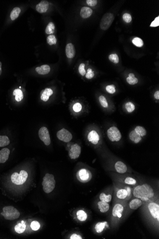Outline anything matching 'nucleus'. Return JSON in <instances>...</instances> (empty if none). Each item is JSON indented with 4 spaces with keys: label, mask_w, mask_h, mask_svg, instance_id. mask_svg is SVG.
Returning <instances> with one entry per match:
<instances>
[{
    "label": "nucleus",
    "mask_w": 159,
    "mask_h": 239,
    "mask_svg": "<svg viewBox=\"0 0 159 239\" xmlns=\"http://www.w3.org/2000/svg\"><path fill=\"white\" fill-rule=\"evenodd\" d=\"M125 190H126L127 192V198H128V199H130L131 198V189L129 187H126Z\"/></svg>",
    "instance_id": "obj_49"
},
{
    "label": "nucleus",
    "mask_w": 159,
    "mask_h": 239,
    "mask_svg": "<svg viewBox=\"0 0 159 239\" xmlns=\"http://www.w3.org/2000/svg\"><path fill=\"white\" fill-rule=\"evenodd\" d=\"M2 73V63L0 62V76L1 75Z\"/></svg>",
    "instance_id": "obj_52"
},
{
    "label": "nucleus",
    "mask_w": 159,
    "mask_h": 239,
    "mask_svg": "<svg viewBox=\"0 0 159 239\" xmlns=\"http://www.w3.org/2000/svg\"><path fill=\"white\" fill-rule=\"evenodd\" d=\"M123 207L122 205L116 204L113 207L112 210V215L114 217L121 218L123 212Z\"/></svg>",
    "instance_id": "obj_16"
},
{
    "label": "nucleus",
    "mask_w": 159,
    "mask_h": 239,
    "mask_svg": "<svg viewBox=\"0 0 159 239\" xmlns=\"http://www.w3.org/2000/svg\"><path fill=\"white\" fill-rule=\"evenodd\" d=\"M109 139L112 141H119L122 138V135L119 129L116 126H112L107 130Z\"/></svg>",
    "instance_id": "obj_7"
},
{
    "label": "nucleus",
    "mask_w": 159,
    "mask_h": 239,
    "mask_svg": "<svg viewBox=\"0 0 159 239\" xmlns=\"http://www.w3.org/2000/svg\"><path fill=\"white\" fill-rule=\"evenodd\" d=\"M86 78L89 79L93 78L94 76V71H92V69L91 68L88 69L87 73L86 74Z\"/></svg>",
    "instance_id": "obj_45"
},
{
    "label": "nucleus",
    "mask_w": 159,
    "mask_h": 239,
    "mask_svg": "<svg viewBox=\"0 0 159 239\" xmlns=\"http://www.w3.org/2000/svg\"><path fill=\"white\" fill-rule=\"evenodd\" d=\"M92 14V10L88 7H83L81 9L80 15L82 18L86 19L91 16Z\"/></svg>",
    "instance_id": "obj_18"
},
{
    "label": "nucleus",
    "mask_w": 159,
    "mask_h": 239,
    "mask_svg": "<svg viewBox=\"0 0 159 239\" xmlns=\"http://www.w3.org/2000/svg\"><path fill=\"white\" fill-rule=\"evenodd\" d=\"M122 18H123V20L127 23H130L131 21V20H132L131 15L130 14H127V13H125V14H123V16H122Z\"/></svg>",
    "instance_id": "obj_42"
},
{
    "label": "nucleus",
    "mask_w": 159,
    "mask_h": 239,
    "mask_svg": "<svg viewBox=\"0 0 159 239\" xmlns=\"http://www.w3.org/2000/svg\"><path fill=\"white\" fill-rule=\"evenodd\" d=\"M20 12H21V9L20 8L15 7L10 13V17L12 20L14 21V20H15L17 18L19 15L20 14Z\"/></svg>",
    "instance_id": "obj_26"
},
{
    "label": "nucleus",
    "mask_w": 159,
    "mask_h": 239,
    "mask_svg": "<svg viewBox=\"0 0 159 239\" xmlns=\"http://www.w3.org/2000/svg\"><path fill=\"white\" fill-rule=\"evenodd\" d=\"M87 4L90 6H94L97 4V0H87Z\"/></svg>",
    "instance_id": "obj_48"
},
{
    "label": "nucleus",
    "mask_w": 159,
    "mask_h": 239,
    "mask_svg": "<svg viewBox=\"0 0 159 239\" xmlns=\"http://www.w3.org/2000/svg\"><path fill=\"white\" fill-rule=\"evenodd\" d=\"M154 96L155 99H157V100L159 99V91H156L154 95Z\"/></svg>",
    "instance_id": "obj_51"
},
{
    "label": "nucleus",
    "mask_w": 159,
    "mask_h": 239,
    "mask_svg": "<svg viewBox=\"0 0 159 239\" xmlns=\"http://www.w3.org/2000/svg\"><path fill=\"white\" fill-rule=\"evenodd\" d=\"M100 199L101 201L108 203L112 200V196L110 194L106 195L104 193H101L100 195Z\"/></svg>",
    "instance_id": "obj_34"
},
{
    "label": "nucleus",
    "mask_w": 159,
    "mask_h": 239,
    "mask_svg": "<svg viewBox=\"0 0 159 239\" xmlns=\"http://www.w3.org/2000/svg\"><path fill=\"white\" fill-rule=\"evenodd\" d=\"M99 101L100 102V105H101L102 107L105 108H107L108 107V104L107 101L106 100V98L103 96V95H100L99 97Z\"/></svg>",
    "instance_id": "obj_38"
},
{
    "label": "nucleus",
    "mask_w": 159,
    "mask_h": 239,
    "mask_svg": "<svg viewBox=\"0 0 159 239\" xmlns=\"http://www.w3.org/2000/svg\"><path fill=\"white\" fill-rule=\"evenodd\" d=\"M159 25V17L158 16L154 20L152 23L150 25L151 27H157Z\"/></svg>",
    "instance_id": "obj_47"
},
{
    "label": "nucleus",
    "mask_w": 159,
    "mask_h": 239,
    "mask_svg": "<svg viewBox=\"0 0 159 239\" xmlns=\"http://www.w3.org/2000/svg\"><path fill=\"white\" fill-rule=\"evenodd\" d=\"M125 108L129 113H131L135 110V106L133 103L128 102L126 104Z\"/></svg>",
    "instance_id": "obj_37"
},
{
    "label": "nucleus",
    "mask_w": 159,
    "mask_h": 239,
    "mask_svg": "<svg viewBox=\"0 0 159 239\" xmlns=\"http://www.w3.org/2000/svg\"><path fill=\"white\" fill-rule=\"evenodd\" d=\"M133 43L137 47H141L143 45V42L142 39L139 37H135L133 40Z\"/></svg>",
    "instance_id": "obj_35"
},
{
    "label": "nucleus",
    "mask_w": 159,
    "mask_h": 239,
    "mask_svg": "<svg viewBox=\"0 0 159 239\" xmlns=\"http://www.w3.org/2000/svg\"><path fill=\"white\" fill-rule=\"evenodd\" d=\"M10 142L9 138L7 136H0V147L8 146Z\"/></svg>",
    "instance_id": "obj_28"
},
{
    "label": "nucleus",
    "mask_w": 159,
    "mask_h": 239,
    "mask_svg": "<svg viewBox=\"0 0 159 239\" xmlns=\"http://www.w3.org/2000/svg\"><path fill=\"white\" fill-rule=\"evenodd\" d=\"M134 130H135V132H136L137 133L139 134L141 137H143V136H145V135H146V129H145L143 127H142V126H136Z\"/></svg>",
    "instance_id": "obj_33"
},
{
    "label": "nucleus",
    "mask_w": 159,
    "mask_h": 239,
    "mask_svg": "<svg viewBox=\"0 0 159 239\" xmlns=\"http://www.w3.org/2000/svg\"><path fill=\"white\" fill-rule=\"evenodd\" d=\"M43 190L46 193H49L53 191L56 187L54 177L51 174L47 173L43 178L42 182Z\"/></svg>",
    "instance_id": "obj_2"
},
{
    "label": "nucleus",
    "mask_w": 159,
    "mask_h": 239,
    "mask_svg": "<svg viewBox=\"0 0 159 239\" xmlns=\"http://www.w3.org/2000/svg\"><path fill=\"white\" fill-rule=\"evenodd\" d=\"M49 6V3L46 1L40 2L36 5V9L40 13H44L47 12Z\"/></svg>",
    "instance_id": "obj_13"
},
{
    "label": "nucleus",
    "mask_w": 159,
    "mask_h": 239,
    "mask_svg": "<svg viewBox=\"0 0 159 239\" xmlns=\"http://www.w3.org/2000/svg\"><path fill=\"white\" fill-rule=\"evenodd\" d=\"M109 59L114 64H118L119 62V57L116 54H111L109 57Z\"/></svg>",
    "instance_id": "obj_39"
},
{
    "label": "nucleus",
    "mask_w": 159,
    "mask_h": 239,
    "mask_svg": "<svg viewBox=\"0 0 159 239\" xmlns=\"http://www.w3.org/2000/svg\"><path fill=\"white\" fill-rule=\"evenodd\" d=\"M114 16L111 13H106L101 18L100 27L103 30H107L111 26L114 21Z\"/></svg>",
    "instance_id": "obj_5"
},
{
    "label": "nucleus",
    "mask_w": 159,
    "mask_h": 239,
    "mask_svg": "<svg viewBox=\"0 0 159 239\" xmlns=\"http://www.w3.org/2000/svg\"><path fill=\"white\" fill-rule=\"evenodd\" d=\"M50 70H51V68H50V66H49L47 64L43 65L40 67H37L35 69L36 71L38 73V74H40V75H46V74H48L50 72Z\"/></svg>",
    "instance_id": "obj_19"
},
{
    "label": "nucleus",
    "mask_w": 159,
    "mask_h": 239,
    "mask_svg": "<svg viewBox=\"0 0 159 239\" xmlns=\"http://www.w3.org/2000/svg\"><path fill=\"white\" fill-rule=\"evenodd\" d=\"M129 138L132 141L137 144L142 140V137L137 133L135 130L131 131L129 134Z\"/></svg>",
    "instance_id": "obj_21"
},
{
    "label": "nucleus",
    "mask_w": 159,
    "mask_h": 239,
    "mask_svg": "<svg viewBox=\"0 0 159 239\" xmlns=\"http://www.w3.org/2000/svg\"><path fill=\"white\" fill-rule=\"evenodd\" d=\"M107 225V222H100L96 224L95 229L97 233H101Z\"/></svg>",
    "instance_id": "obj_24"
},
{
    "label": "nucleus",
    "mask_w": 159,
    "mask_h": 239,
    "mask_svg": "<svg viewBox=\"0 0 159 239\" xmlns=\"http://www.w3.org/2000/svg\"><path fill=\"white\" fill-rule=\"evenodd\" d=\"M126 80L127 83L131 85H135L138 82V79L135 77V76L133 73L129 74V77H127Z\"/></svg>",
    "instance_id": "obj_27"
},
{
    "label": "nucleus",
    "mask_w": 159,
    "mask_h": 239,
    "mask_svg": "<svg viewBox=\"0 0 159 239\" xmlns=\"http://www.w3.org/2000/svg\"><path fill=\"white\" fill-rule=\"evenodd\" d=\"M38 135L40 140L46 146H48L51 143L50 134L47 128L43 126L40 128L38 132Z\"/></svg>",
    "instance_id": "obj_8"
},
{
    "label": "nucleus",
    "mask_w": 159,
    "mask_h": 239,
    "mask_svg": "<svg viewBox=\"0 0 159 239\" xmlns=\"http://www.w3.org/2000/svg\"><path fill=\"white\" fill-rule=\"evenodd\" d=\"M32 229L34 231H37L39 230L40 228V224L39 223V222L37 221H34L32 222L31 224Z\"/></svg>",
    "instance_id": "obj_41"
},
{
    "label": "nucleus",
    "mask_w": 159,
    "mask_h": 239,
    "mask_svg": "<svg viewBox=\"0 0 159 239\" xmlns=\"http://www.w3.org/2000/svg\"><path fill=\"white\" fill-rule=\"evenodd\" d=\"M47 42L49 45H56L57 43V39L54 35H50L47 38Z\"/></svg>",
    "instance_id": "obj_36"
},
{
    "label": "nucleus",
    "mask_w": 159,
    "mask_h": 239,
    "mask_svg": "<svg viewBox=\"0 0 159 239\" xmlns=\"http://www.w3.org/2000/svg\"><path fill=\"white\" fill-rule=\"evenodd\" d=\"M10 151L8 148H4L0 151V163H4L9 157Z\"/></svg>",
    "instance_id": "obj_15"
},
{
    "label": "nucleus",
    "mask_w": 159,
    "mask_h": 239,
    "mask_svg": "<svg viewBox=\"0 0 159 239\" xmlns=\"http://www.w3.org/2000/svg\"><path fill=\"white\" fill-rule=\"evenodd\" d=\"M148 209L150 211V213L152 217L155 219H157L159 221V205L155 202H151L149 204Z\"/></svg>",
    "instance_id": "obj_10"
},
{
    "label": "nucleus",
    "mask_w": 159,
    "mask_h": 239,
    "mask_svg": "<svg viewBox=\"0 0 159 239\" xmlns=\"http://www.w3.org/2000/svg\"><path fill=\"white\" fill-rule=\"evenodd\" d=\"M28 178V173L25 170H22L20 173L14 172L11 176L12 182L16 185H22L26 182Z\"/></svg>",
    "instance_id": "obj_4"
},
{
    "label": "nucleus",
    "mask_w": 159,
    "mask_h": 239,
    "mask_svg": "<svg viewBox=\"0 0 159 239\" xmlns=\"http://www.w3.org/2000/svg\"><path fill=\"white\" fill-rule=\"evenodd\" d=\"M76 177L81 182L87 183L91 180L92 174L88 169H82L79 170L76 173Z\"/></svg>",
    "instance_id": "obj_6"
},
{
    "label": "nucleus",
    "mask_w": 159,
    "mask_h": 239,
    "mask_svg": "<svg viewBox=\"0 0 159 239\" xmlns=\"http://www.w3.org/2000/svg\"><path fill=\"white\" fill-rule=\"evenodd\" d=\"M124 182L128 185H134L136 184V181L134 178L131 177H127L125 179Z\"/></svg>",
    "instance_id": "obj_40"
},
{
    "label": "nucleus",
    "mask_w": 159,
    "mask_h": 239,
    "mask_svg": "<svg viewBox=\"0 0 159 239\" xmlns=\"http://www.w3.org/2000/svg\"><path fill=\"white\" fill-rule=\"evenodd\" d=\"M26 226L24 223H18L15 226V231L17 233H22L24 232L26 230Z\"/></svg>",
    "instance_id": "obj_30"
},
{
    "label": "nucleus",
    "mask_w": 159,
    "mask_h": 239,
    "mask_svg": "<svg viewBox=\"0 0 159 239\" xmlns=\"http://www.w3.org/2000/svg\"><path fill=\"white\" fill-rule=\"evenodd\" d=\"M70 239H82V236L77 234H73L70 237Z\"/></svg>",
    "instance_id": "obj_50"
},
{
    "label": "nucleus",
    "mask_w": 159,
    "mask_h": 239,
    "mask_svg": "<svg viewBox=\"0 0 159 239\" xmlns=\"http://www.w3.org/2000/svg\"><path fill=\"white\" fill-rule=\"evenodd\" d=\"M115 168L119 173H124L127 170V166L122 161H117L115 165Z\"/></svg>",
    "instance_id": "obj_17"
},
{
    "label": "nucleus",
    "mask_w": 159,
    "mask_h": 239,
    "mask_svg": "<svg viewBox=\"0 0 159 239\" xmlns=\"http://www.w3.org/2000/svg\"><path fill=\"white\" fill-rule=\"evenodd\" d=\"M98 207L101 213H104L108 212L109 210V204L108 202L101 201L98 203Z\"/></svg>",
    "instance_id": "obj_23"
},
{
    "label": "nucleus",
    "mask_w": 159,
    "mask_h": 239,
    "mask_svg": "<svg viewBox=\"0 0 159 239\" xmlns=\"http://www.w3.org/2000/svg\"><path fill=\"white\" fill-rule=\"evenodd\" d=\"M55 26L52 22H50L48 24L45 29V32L48 35H51L54 32Z\"/></svg>",
    "instance_id": "obj_32"
},
{
    "label": "nucleus",
    "mask_w": 159,
    "mask_h": 239,
    "mask_svg": "<svg viewBox=\"0 0 159 239\" xmlns=\"http://www.w3.org/2000/svg\"><path fill=\"white\" fill-rule=\"evenodd\" d=\"M82 106L81 104L79 103H77L74 105L73 107V109L75 112H79L82 110Z\"/></svg>",
    "instance_id": "obj_46"
},
{
    "label": "nucleus",
    "mask_w": 159,
    "mask_h": 239,
    "mask_svg": "<svg viewBox=\"0 0 159 239\" xmlns=\"http://www.w3.org/2000/svg\"><path fill=\"white\" fill-rule=\"evenodd\" d=\"M66 54L68 58H73L75 55V49L72 43L67 44L66 46Z\"/></svg>",
    "instance_id": "obj_14"
},
{
    "label": "nucleus",
    "mask_w": 159,
    "mask_h": 239,
    "mask_svg": "<svg viewBox=\"0 0 159 239\" xmlns=\"http://www.w3.org/2000/svg\"><path fill=\"white\" fill-rule=\"evenodd\" d=\"M133 195L135 198L142 201H148L154 195L153 189L150 185L144 184L139 185L134 189Z\"/></svg>",
    "instance_id": "obj_1"
},
{
    "label": "nucleus",
    "mask_w": 159,
    "mask_h": 239,
    "mask_svg": "<svg viewBox=\"0 0 159 239\" xmlns=\"http://www.w3.org/2000/svg\"><path fill=\"white\" fill-rule=\"evenodd\" d=\"M142 205V201L140 199H133L130 201L129 203L130 208L132 210H137L140 207H141Z\"/></svg>",
    "instance_id": "obj_22"
},
{
    "label": "nucleus",
    "mask_w": 159,
    "mask_h": 239,
    "mask_svg": "<svg viewBox=\"0 0 159 239\" xmlns=\"http://www.w3.org/2000/svg\"><path fill=\"white\" fill-rule=\"evenodd\" d=\"M77 216L78 219L81 222L86 221L87 218V214L82 210H79L77 213Z\"/></svg>",
    "instance_id": "obj_29"
},
{
    "label": "nucleus",
    "mask_w": 159,
    "mask_h": 239,
    "mask_svg": "<svg viewBox=\"0 0 159 239\" xmlns=\"http://www.w3.org/2000/svg\"><path fill=\"white\" fill-rule=\"evenodd\" d=\"M53 91L51 88H47L43 91V93L42 92L40 98L43 101L46 102L49 100L50 96L53 94Z\"/></svg>",
    "instance_id": "obj_20"
},
{
    "label": "nucleus",
    "mask_w": 159,
    "mask_h": 239,
    "mask_svg": "<svg viewBox=\"0 0 159 239\" xmlns=\"http://www.w3.org/2000/svg\"><path fill=\"white\" fill-rule=\"evenodd\" d=\"M2 210L3 212L1 213V214L6 220L13 221L20 217V213L14 206H5Z\"/></svg>",
    "instance_id": "obj_3"
},
{
    "label": "nucleus",
    "mask_w": 159,
    "mask_h": 239,
    "mask_svg": "<svg viewBox=\"0 0 159 239\" xmlns=\"http://www.w3.org/2000/svg\"><path fill=\"white\" fill-rule=\"evenodd\" d=\"M81 153V147L77 144H74L71 147L69 152V155L71 159H76L80 156Z\"/></svg>",
    "instance_id": "obj_11"
},
{
    "label": "nucleus",
    "mask_w": 159,
    "mask_h": 239,
    "mask_svg": "<svg viewBox=\"0 0 159 239\" xmlns=\"http://www.w3.org/2000/svg\"><path fill=\"white\" fill-rule=\"evenodd\" d=\"M13 95L15 96V99L17 102H20L23 99V94L22 90L19 89L14 90L13 92Z\"/></svg>",
    "instance_id": "obj_25"
},
{
    "label": "nucleus",
    "mask_w": 159,
    "mask_h": 239,
    "mask_svg": "<svg viewBox=\"0 0 159 239\" xmlns=\"http://www.w3.org/2000/svg\"><path fill=\"white\" fill-rule=\"evenodd\" d=\"M117 196L120 199H125L127 197V191L125 189H120L117 192Z\"/></svg>",
    "instance_id": "obj_31"
},
{
    "label": "nucleus",
    "mask_w": 159,
    "mask_h": 239,
    "mask_svg": "<svg viewBox=\"0 0 159 239\" xmlns=\"http://www.w3.org/2000/svg\"><path fill=\"white\" fill-rule=\"evenodd\" d=\"M88 139L89 141L94 144L96 145L98 144V141L100 140V137L96 131L95 130H92L89 133L88 135Z\"/></svg>",
    "instance_id": "obj_12"
},
{
    "label": "nucleus",
    "mask_w": 159,
    "mask_h": 239,
    "mask_svg": "<svg viewBox=\"0 0 159 239\" xmlns=\"http://www.w3.org/2000/svg\"><path fill=\"white\" fill-rule=\"evenodd\" d=\"M57 137L59 140L64 142H69L73 138L72 134L65 129H62L57 133Z\"/></svg>",
    "instance_id": "obj_9"
},
{
    "label": "nucleus",
    "mask_w": 159,
    "mask_h": 239,
    "mask_svg": "<svg viewBox=\"0 0 159 239\" xmlns=\"http://www.w3.org/2000/svg\"><path fill=\"white\" fill-rule=\"evenodd\" d=\"M106 91L110 94H114L116 92V88L114 85H109L106 86Z\"/></svg>",
    "instance_id": "obj_43"
},
{
    "label": "nucleus",
    "mask_w": 159,
    "mask_h": 239,
    "mask_svg": "<svg viewBox=\"0 0 159 239\" xmlns=\"http://www.w3.org/2000/svg\"><path fill=\"white\" fill-rule=\"evenodd\" d=\"M79 72L82 76H84L86 75V71L85 70V64H84L82 63L80 64L79 67Z\"/></svg>",
    "instance_id": "obj_44"
}]
</instances>
